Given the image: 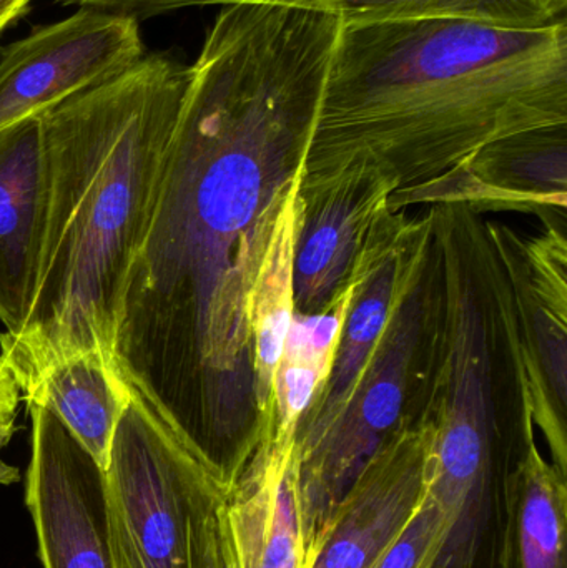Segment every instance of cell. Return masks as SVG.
Returning a JSON list of instances; mask_svg holds the SVG:
<instances>
[{"label": "cell", "instance_id": "6da1fadb", "mask_svg": "<svg viewBox=\"0 0 567 568\" xmlns=\"http://www.w3.org/2000/svg\"><path fill=\"white\" fill-rule=\"evenodd\" d=\"M342 19L225 6L190 67L117 313L123 379L226 489L265 439L250 297L306 150Z\"/></svg>", "mask_w": 567, "mask_h": 568}, {"label": "cell", "instance_id": "7a4b0ae2", "mask_svg": "<svg viewBox=\"0 0 567 568\" xmlns=\"http://www.w3.org/2000/svg\"><path fill=\"white\" fill-rule=\"evenodd\" d=\"M556 125H567L566 20H342L300 195L346 182L412 192L496 140Z\"/></svg>", "mask_w": 567, "mask_h": 568}, {"label": "cell", "instance_id": "3957f363", "mask_svg": "<svg viewBox=\"0 0 567 568\" xmlns=\"http://www.w3.org/2000/svg\"><path fill=\"white\" fill-rule=\"evenodd\" d=\"M190 67L145 53L39 116L45 222L23 326L0 336L19 390L83 353L113 361L117 313L155 202Z\"/></svg>", "mask_w": 567, "mask_h": 568}, {"label": "cell", "instance_id": "277c9868", "mask_svg": "<svg viewBox=\"0 0 567 568\" xmlns=\"http://www.w3.org/2000/svg\"><path fill=\"white\" fill-rule=\"evenodd\" d=\"M103 474L115 568H232L229 493L133 389Z\"/></svg>", "mask_w": 567, "mask_h": 568}, {"label": "cell", "instance_id": "5b68a950", "mask_svg": "<svg viewBox=\"0 0 567 568\" xmlns=\"http://www.w3.org/2000/svg\"><path fill=\"white\" fill-rule=\"evenodd\" d=\"M438 293L433 242L425 268L393 310L345 409L315 446L295 453L308 567L360 474L389 437L419 413L418 387Z\"/></svg>", "mask_w": 567, "mask_h": 568}, {"label": "cell", "instance_id": "8992f818", "mask_svg": "<svg viewBox=\"0 0 567 568\" xmlns=\"http://www.w3.org/2000/svg\"><path fill=\"white\" fill-rule=\"evenodd\" d=\"M433 490L445 507V532L426 568H503L509 476L535 420L433 424Z\"/></svg>", "mask_w": 567, "mask_h": 568}, {"label": "cell", "instance_id": "52a82bcc", "mask_svg": "<svg viewBox=\"0 0 567 568\" xmlns=\"http://www.w3.org/2000/svg\"><path fill=\"white\" fill-rule=\"evenodd\" d=\"M432 246V210L412 219L406 210L393 212L388 205L376 216L350 270L355 282L352 306L332 373L300 420L296 454L315 446L345 409L393 310L425 268Z\"/></svg>", "mask_w": 567, "mask_h": 568}, {"label": "cell", "instance_id": "ba28073f", "mask_svg": "<svg viewBox=\"0 0 567 568\" xmlns=\"http://www.w3.org/2000/svg\"><path fill=\"white\" fill-rule=\"evenodd\" d=\"M145 55L140 22L102 10L37 27L0 50V130L39 119Z\"/></svg>", "mask_w": 567, "mask_h": 568}, {"label": "cell", "instance_id": "9c48e42d", "mask_svg": "<svg viewBox=\"0 0 567 568\" xmlns=\"http://www.w3.org/2000/svg\"><path fill=\"white\" fill-rule=\"evenodd\" d=\"M545 232L518 235L486 222L493 248L512 286L522 333L523 393L535 426L556 437L567 427L566 215L543 219Z\"/></svg>", "mask_w": 567, "mask_h": 568}, {"label": "cell", "instance_id": "30bf717a", "mask_svg": "<svg viewBox=\"0 0 567 568\" xmlns=\"http://www.w3.org/2000/svg\"><path fill=\"white\" fill-rule=\"evenodd\" d=\"M27 409L26 504L42 568H115L102 467L45 407L27 403Z\"/></svg>", "mask_w": 567, "mask_h": 568}, {"label": "cell", "instance_id": "8fae6325", "mask_svg": "<svg viewBox=\"0 0 567 568\" xmlns=\"http://www.w3.org/2000/svg\"><path fill=\"white\" fill-rule=\"evenodd\" d=\"M433 440L435 429L422 407L360 474L308 568H373L379 562L432 489Z\"/></svg>", "mask_w": 567, "mask_h": 568}, {"label": "cell", "instance_id": "7c38bea8", "mask_svg": "<svg viewBox=\"0 0 567 568\" xmlns=\"http://www.w3.org/2000/svg\"><path fill=\"white\" fill-rule=\"evenodd\" d=\"M393 212L415 205L465 206L469 212L566 215L567 125L496 140L458 169L412 192L389 195Z\"/></svg>", "mask_w": 567, "mask_h": 568}, {"label": "cell", "instance_id": "4fadbf2b", "mask_svg": "<svg viewBox=\"0 0 567 568\" xmlns=\"http://www.w3.org/2000/svg\"><path fill=\"white\" fill-rule=\"evenodd\" d=\"M232 568H308L295 443L266 437L226 500Z\"/></svg>", "mask_w": 567, "mask_h": 568}, {"label": "cell", "instance_id": "5bb4252c", "mask_svg": "<svg viewBox=\"0 0 567 568\" xmlns=\"http://www.w3.org/2000/svg\"><path fill=\"white\" fill-rule=\"evenodd\" d=\"M45 156L40 120L0 130V321L23 326L36 286L45 222Z\"/></svg>", "mask_w": 567, "mask_h": 568}, {"label": "cell", "instance_id": "9a60e30c", "mask_svg": "<svg viewBox=\"0 0 567 568\" xmlns=\"http://www.w3.org/2000/svg\"><path fill=\"white\" fill-rule=\"evenodd\" d=\"M392 193L382 182H346L316 195H300L302 222L293 263L296 313H318L345 284Z\"/></svg>", "mask_w": 567, "mask_h": 568}, {"label": "cell", "instance_id": "2e32d148", "mask_svg": "<svg viewBox=\"0 0 567 568\" xmlns=\"http://www.w3.org/2000/svg\"><path fill=\"white\" fill-rule=\"evenodd\" d=\"M129 386L115 361L100 353L67 357L20 390V399L45 407L102 469L117 424L129 404Z\"/></svg>", "mask_w": 567, "mask_h": 568}, {"label": "cell", "instance_id": "e0dca14e", "mask_svg": "<svg viewBox=\"0 0 567 568\" xmlns=\"http://www.w3.org/2000/svg\"><path fill=\"white\" fill-rule=\"evenodd\" d=\"M300 186L302 180L290 190L283 203L250 297L249 320L253 337L255 399L265 429V439L273 430V381L276 366L295 314L293 263L302 222Z\"/></svg>", "mask_w": 567, "mask_h": 568}, {"label": "cell", "instance_id": "ac0fdd59", "mask_svg": "<svg viewBox=\"0 0 567 568\" xmlns=\"http://www.w3.org/2000/svg\"><path fill=\"white\" fill-rule=\"evenodd\" d=\"M567 477L545 459L531 430L509 476L503 568H567Z\"/></svg>", "mask_w": 567, "mask_h": 568}, {"label": "cell", "instance_id": "d6986e66", "mask_svg": "<svg viewBox=\"0 0 567 568\" xmlns=\"http://www.w3.org/2000/svg\"><path fill=\"white\" fill-rule=\"evenodd\" d=\"M355 282L345 284L318 313L293 314L273 381V430L279 443H295L296 429L310 404L332 373L343 324L352 306Z\"/></svg>", "mask_w": 567, "mask_h": 568}, {"label": "cell", "instance_id": "ffe728a7", "mask_svg": "<svg viewBox=\"0 0 567 568\" xmlns=\"http://www.w3.org/2000/svg\"><path fill=\"white\" fill-rule=\"evenodd\" d=\"M305 7L348 20H409L462 17L509 27L548 26L529 0H256ZM561 22V20H559Z\"/></svg>", "mask_w": 567, "mask_h": 568}, {"label": "cell", "instance_id": "44dd1931", "mask_svg": "<svg viewBox=\"0 0 567 568\" xmlns=\"http://www.w3.org/2000/svg\"><path fill=\"white\" fill-rule=\"evenodd\" d=\"M446 516L442 500L429 489L425 503L419 507L402 536L386 550L373 568H426L435 556L439 539L445 532Z\"/></svg>", "mask_w": 567, "mask_h": 568}, {"label": "cell", "instance_id": "7402d4cb", "mask_svg": "<svg viewBox=\"0 0 567 568\" xmlns=\"http://www.w3.org/2000/svg\"><path fill=\"white\" fill-rule=\"evenodd\" d=\"M57 6L79 7V9L102 10L140 20L152 19L162 13L189 9V7L232 6L245 0H50Z\"/></svg>", "mask_w": 567, "mask_h": 568}, {"label": "cell", "instance_id": "603a6c76", "mask_svg": "<svg viewBox=\"0 0 567 568\" xmlns=\"http://www.w3.org/2000/svg\"><path fill=\"white\" fill-rule=\"evenodd\" d=\"M19 403V386L0 359V433H16Z\"/></svg>", "mask_w": 567, "mask_h": 568}, {"label": "cell", "instance_id": "cb8c5ba5", "mask_svg": "<svg viewBox=\"0 0 567 568\" xmlns=\"http://www.w3.org/2000/svg\"><path fill=\"white\" fill-rule=\"evenodd\" d=\"M32 0H0V37L26 16Z\"/></svg>", "mask_w": 567, "mask_h": 568}, {"label": "cell", "instance_id": "d4e9b609", "mask_svg": "<svg viewBox=\"0 0 567 568\" xmlns=\"http://www.w3.org/2000/svg\"><path fill=\"white\" fill-rule=\"evenodd\" d=\"M549 22L566 20L567 0H529Z\"/></svg>", "mask_w": 567, "mask_h": 568}]
</instances>
